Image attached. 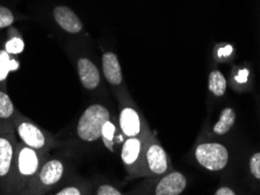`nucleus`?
I'll return each instance as SVG.
<instances>
[{"label":"nucleus","instance_id":"14","mask_svg":"<svg viewBox=\"0 0 260 195\" xmlns=\"http://www.w3.org/2000/svg\"><path fill=\"white\" fill-rule=\"evenodd\" d=\"M47 195H94L93 185L75 174Z\"/></svg>","mask_w":260,"mask_h":195},{"label":"nucleus","instance_id":"8","mask_svg":"<svg viewBox=\"0 0 260 195\" xmlns=\"http://www.w3.org/2000/svg\"><path fill=\"white\" fill-rule=\"evenodd\" d=\"M197 164L210 172L224 171L230 163V151L219 141H203L194 147Z\"/></svg>","mask_w":260,"mask_h":195},{"label":"nucleus","instance_id":"4","mask_svg":"<svg viewBox=\"0 0 260 195\" xmlns=\"http://www.w3.org/2000/svg\"><path fill=\"white\" fill-rule=\"evenodd\" d=\"M112 118L109 109L101 103L88 105L75 124V139L80 145H93L101 140L102 129Z\"/></svg>","mask_w":260,"mask_h":195},{"label":"nucleus","instance_id":"20","mask_svg":"<svg viewBox=\"0 0 260 195\" xmlns=\"http://www.w3.org/2000/svg\"><path fill=\"white\" fill-rule=\"evenodd\" d=\"M94 195H124L120 189L109 182H100L93 188Z\"/></svg>","mask_w":260,"mask_h":195},{"label":"nucleus","instance_id":"17","mask_svg":"<svg viewBox=\"0 0 260 195\" xmlns=\"http://www.w3.org/2000/svg\"><path fill=\"white\" fill-rule=\"evenodd\" d=\"M226 79L219 70H212L209 75V90L215 95L216 97L224 96L226 91Z\"/></svg>","mask_w":260,"mask_h":195},{"label":"nucleus","instance_id":"5","mask_svg":"<svg viewBox=\"0 0 260 195\" xmlns=\"http://www.w3.org/2000/svg\"><path fill=\"white\" fill-rule=\"evenodd\" d=\"M143 140V158L144 165L147 170V178L159 177L173 171L170 157L164 150L162 144L159 143L157 137L154 135L151 129L149 128L147 122L143 125L142 133H141Z\"/></svg>","mask_w":260,"mask_h":195},{"label":"nucleus","instance_id":"15","mask_svg":"<svg viewBox=\"0 0 260 195\" xmlns=\"http://www.w3.org/2000/svg\"><path fill=\"white\" fill-rule=\"evenodd\" d=\"M236 123V112L232 108H225L223 111L220 112L219 120L217 123L212 126L213 135L218 137L225 136L226 133L230 132V130L233 128Z\"/></svg>","mask_w":260,"mask_h":195},{"label":"nucleus","instance_id":"21","mask_svg":"<svg viewBox=\"0 0 260 195\" xmlns=\"http://www.w3.org/2000/svg\"><path fill=\"white\" fill-rule=\"evenodd\" d=\"M24 40H22L20 36H12L5 45V51L9 53V54H20V53L24 51Z\"/></svg>","mask_w":260,"mask_h":195},{"label":"nucleus","instance_id":"24","mask_svg":"<svg viewBox=\"0 0 260 195\" xmlns=\"http://www.w3.org/2000/svg\"><path fill=\"white\" fill-rule=\"evenodd\" d=\"M215 195H237V194L235 192V189H232L231 187L221 186L216 190Z\"/></svg>","mask_w":260,"mask_h":195},{"label":"nucleus","instance_id":"19","mask_svg":"<svg viewBox=\"0 0 260 195\" xmlns=\"http://www.w3.org/2000/svg\"><path fill=\"white\" fill-rule=\"evenodd\" d=\"M115 136H116V125L112 121V118H110V120L107 121L106 124L103 125L102 136H101L103 145H105V146L110 151L115 150V148H114V146H115Z\"/></svg>","mask_w":260,"mask_h":195},{"label":"nucleus","instance_id":"7","mask_svg":"<svg viewBox=\"0 0 260 195\" xmlns=\"http://www.w3.org/2000/svg\"><path fill=\"white\" fill-rule=\"evenodd\" d=\"M188 186V179L182 172L171 171L159 177L145 178L129 195H181Z\"/></svg>","mask_w":260,"mask_h":195},{"label":"nucleus","instance_id":"23","mask_svg":"<svg viewBox=\"0 0 260 195\" xmlns=\"http://www.w3.org/2000/svg\"><path fill=\"white\" fill-rule=\"evenodd\" d=\"M14 21V15L7 7L0 6V28L10 27Z\"/></svg>","mask_w":260,"mask_h":195},{"label":"nucleus","instance_id":"13","mask_svg":"<svg viewBox=\"0 0 260 195\" xmlns=\"http://www.w3.org/2000/svg\"><path fill=\"white\" fill-rule=\"evenodd\" d=\"M102 70L105 79L112 87L120 88L123 84L121 66L117 56L112 52H107L102 56Z\"/></svg>","mask_w":260,"mask_h":195},{"label":"nucleus","instance_id":"9","mask_svg":"<svg viewBox=\"0 0 260 195\" xmlns=\"http://www.w3.org/2000/svg\"><path fill=\"white\" fill-rule=\"evenodd\" d=\"M121 160L130 179L148 177L143 158V140L141 135L124 139L121 147Z\"/></svg>","mask_w":260,"mask_h":195},{"label":"nucleus","instance_id":"3","mask_svg":"<svg viewBox=\"0 0 260 195\" xmlns=\"http://www.w3.org/2000/svg\"><path fill=\"white\" fill-rule=\"evenodd\" d=\"M13 128L17 135L18 141L26 146L44 153H51L53 150L60 147V141L54 135L46 131L41 126L30 121L21 112L15 114L13 121Z\"/></svg>","mask_w":260,"mask_h":195},{"label":"nucleus","instance_id":"12","mask_svg":"<svg viewBox=\"0 0 260 195\" xmlns=\"http://www.w3.org/2000/svg\"><path fill=\"white\" fill-rule=\"evenodd\" d=\"M53 17L55 19V22L58 24L64 32L76 34L81 32L83 26L78 15H76L70 7L59 5L53 10Z\"/></svg>","mask_w":260,"mask_h":195},{"label":"nucleus","instance_id":"2","mask_svg":"<svg viewBox=\"0 0 260 195\" xmlns=\"http://www.w3.org/2000/svg\"><path fill=\"white\" fill-rule=\"evenodd\" d=\"M49 154L33 150L18 141L10 195H22Z\"/></svg>","mask_w":260,"mask_h":195},{"label":"nucleus","instance_id":"22","mask_svg":"<svg viewBox=\"0 0 260 195\" xmlns=\"http://www.w3.org/2000/svg\"><path fill=\"white\" fill-rule=\"evenodd\" d=\"M248 171L252 178L260 181V152H254L248 159Z\"/></svg>","mask_w":260,"mask_h":195},{"label":"nucleus","instance_id":"6","mask_svg":"<svg viewBox=\"0 0 260 195\" xmlns=\"http://www.w3.org/2000/svg\"><path fill=\"white\" fill-rule=\"evenodd\" d=\"M18 139L13 124H0V190L10 195Z\"/></svg>","mask_w":260,"mask_h":195},{"label":"nucleus","instance_id":"16","mask_svg":"<svg viewBox=\"0 0 260 195\" xmlns=\"http://www.w3.org/2000/svg\"><path fill=\"white\" fill-rule=\"evenodd\" d=\"M17 113L18 111L10 95L6 91L0 90V124H13Z\"/></svg>","mask_w":260,"mask_h":195},{"label":"nucleus","instance_id":"11","mask_svg":"<svg viewBox=\"0 0 260 195\" xmlns=\"http://www.w3.org/2000/svg\"><path fill=\"white\" fill-rule=\"evenodd\" d=\"M76 69L82 87L86 90L95 91L101 86V74L93 61L87 57H80L76 61Z\"/></svg>","mask_w":260,"mask_h":195},{"label":"nucleus","instance_id":"18","mask_svg":"<svg viewBox=\"0 0 260 195\" xmlns=\"http://www.w3.org/2000/svg\"><path fill=\"white\" fill-rule=\"evenodd\" d=\"M19 69V62L6 51H0V82H4L11 71Z\"/></svg>","mask_w":260,"mask_h":195},{"label":"nucleus","instance_id":"1","mask_svg":"<svg viewBox=\"0 0 260 195\" xmlns=\"http://www.w3.org/2000/svg\"><path fill=\"white\" fill-rule=\"evenodd\" d=\"M74 175V165L70 155L62 152L51 153L22 195H47Z\"/></svg>","mask_w":260,"mask_h":195},{"label":"nucleus","instance_id":"10","mask_svg":"<svg viewBox=\"0 0 260 195\" xmlns=\"http://www.w3.org/2000/svg\"><path fill=\"white\" fill-rule=\"evenodd\" d=\"M120 98V113H118V128L125 138L137 137L142 133L143 125L147 121L136 109L127 91L118 95Z\"/></svg>","mask_w":260,"mask_h":195}]
</instances>
